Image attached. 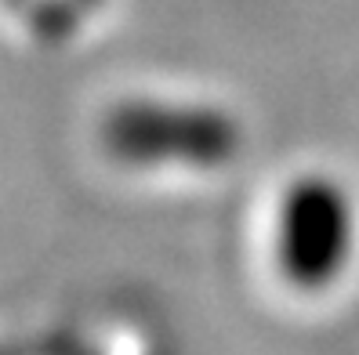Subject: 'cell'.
<instances>
[{
    "label": "cell",
    "instance_id": "obj_1",
    "mask_svg": "<svg viewBox=\"0 0 359 355\" xmlns=\"http://www.w3.org/2000/svg\"><path fill=\"white\" fill-rule=\"evenodd\" d=\"M352 196L334 178L312 174L290 181L272 214V250L294 283H327L352 250Z\"/></svg>",
    "mask_w": 359,
    "mask_h": 355
}]
</instances>
